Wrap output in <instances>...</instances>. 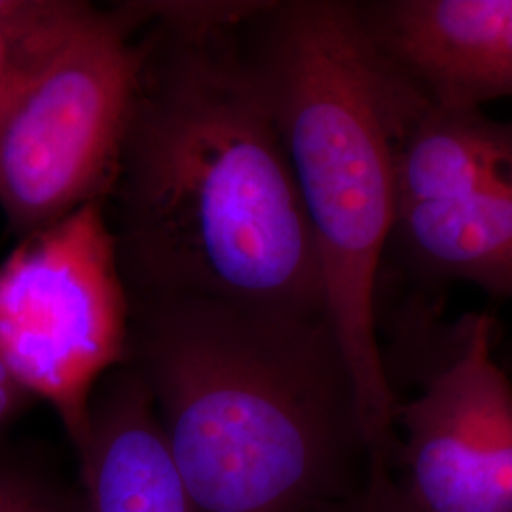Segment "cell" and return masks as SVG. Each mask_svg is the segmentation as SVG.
Returning <instances> with one entry per match:
<instances>
[{"mask_svg":"<svg viewBox=\"0 0 512 512\" xmlns=\"http://www.w3.org/2000/svg\"><path fill=\"white\" fill-rule=\"evenodd\" d=\"M368 46L437 107L512 97V0H363Z\"/></svg>","mask_w":512,"mask_h":512,"instance_id":"8","label":"cell"},{"mask_svg":"<svg viewBox=\"0 0 512 512\" xmlns=\"http://www.w3.org/2000/svg\"><path fill=\"white\" fill-rule=\"evenodd\" d=\"M76 454L90 512H196L147 387L129 365L97 385L90 431Z\"/></svg>","mask_w":512,"mask_h":512,"instance_id":"9","label":"cell"},{"mask_svg":"<svg viewBox=\"0 0 512 512\" xmlns=\"http://www.w3.org/2000/svg\"><path fill=\"white\" fill-rule=\"evenodd\" d=\"M147 21L139 2H84L0 93V209L19 239L105 203Z\"/></svg>","mask_w":512,"mask_h":512,"instance_id":"4","label":"cell"},{"mask_svg":"<svg viewBox=\"0 0 512 512\" xmlns=\"http://www.w3.org/2000/svg\"><path fill=\"white\" fill-rule=\"evenodd\" d=\"M391 251L420 279L512 300V122L421 107L399 145Z\"/></svg>","mask_w":512,"mask_h":512,"instance_id":"7","label":"cell"},{"mask_svg":"<svg viewBox=\"0 0 512 512\" xmlns=\"http://www.w3.org/2000/svg\"><path fill=\"white\" fill-rule=\"evenodd\" d=\"M239 35L310 222L368 463L389 465L395 397L376 298L395 222L399 145L429 101L368 46L351 0H266Z\"/></svg>","mask_w":512,"mask_h":512,"instance_id":"3","label":"cell"},{"mask_svg":"<svg viewBox=\"0 0 512 512\" xmlns=\"http://www.w3.org/2000/svg\"><path fill=\"white\" fill-rule=\"evenodd\" d=\"M196 512H315L368 465L327 317L196 296H129L128 361Z\"/></svg>","mask_w":512,"mask_h":512,"instance_id":"2","label":"cell"},{"mask_svg":"<svg viewBox=\"0 0 512 512\" xmlns=\"http://www.w3.org/2000/svg\"><path fill=\"white\" fill-rule=\"evenodd\" d=\"M37 0H0V19L14 18L29 12Z\"/></svg>","mask_w":512,"mask_h":512,"instance_id":"13","label":"cell"},{"mask_svg":"<svg viewBox=\"0 0 512 512\" xmlns=\"http://www.w3.org/2000/svg\"><path fill=\"white\" fill-rule=\"evenodd\" d=\"M35 397L27 387L19 382L0 357V435L18 420L21 412L31 404Z\"/></svg>","mask_w":512,"mask_h":512,"instance_id":"12","label":"cell"},{"mask_svg":"<svg viewBox=\"0 0 512 512\" xmlns=\"http://www.w3.org/2000/svg\"><path fill=\"white\" fill-rule=\"evenodd\" d=\"M494 321L440 325L418 306L382 346L395 401L391 475L412 512H512V384L492 355Z\"/></svg>","mask_w":512,"mask_h":512,"instance_id":"5","label":"cell"},{"mask_svg":"<svg viewBox=\"0 0 512 512\" xmlns=\"http://www.w3.org/2000/svg\"><path fill=\"white\" fill-rule=\"evenodd\" d=\"M129 296L105 203L82 205L0 264V357L78 450L97 385L126 365Z\"/></svg>","mask_w":512,"mask_h":512,"instance_id":"6","label":"cell"},{"mask_svg":"<svg viewBox=\"0 0 512 512\" xmlns=\"http://www.w3.org/2000/svg\"><path fill=\"white\" fill-rule=\"evenodd\" d=\"M139 4L141 63L105 198L128 296L327 317L315 239L241 23L217 2Z\"/></svg>","mask_w":512,"mask_h":512,"instance_id":"1","label":"cell"},{"mask_svg":"<svg viewBox=\"0 0 512 512\" xmlns=\"http://www.w3.org/2000/svg\"><path fill=\"white\" fill-rule=\"evenodd\" d=\"M84 2L37 0L35 6L14 18L0 19V93L8 86L21 63L74 16Z\"/></svg>","mask_w":512,"mask_h":512,"instance_id":"11","label":"cell"},{"mask_svg":"<svg viewBox=\"0 0 512 512\" xmlns=\"http://www.w3.org/2000/svg\"><path fill=\"white\" fill-rule=\"evenodd\" d=\"M0 512H90L86 497L29 461L0 452Z\"/></svg>","mask_w":512,"mask_h":512,"instance_id":"10","label":"cell"}]
</instances>
